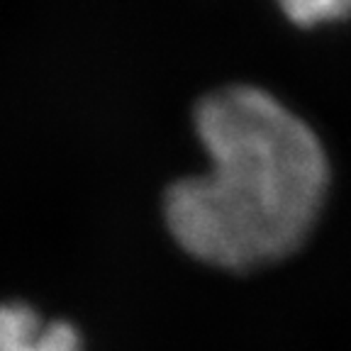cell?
Here are the masks:
<instances>
[{
	"label": "cell",
	"instance_id": "cell-1",
	"mask_svg": "<svg viewBox=\"0 0 351 351\" xmlns=\"http://www.w3.org/2000/svg\"><path fill=\"white\" fill-rule=\"evenodd\" d=\"M195 130L210 171L166 193L173 239L219 269H256L295 252L327 195L329 166L317 134L252 86L200 100Z\"/></svg>",
	"mask_w": 351,
	"mask_h": 351
},
{
	"label": "cell",
	"instance_id": "cell-2",
	"mask_svg": "<svg viewBox=\"0 0 351 351\" xmlns=\"http://www.w3.org/2000/svg\"><path fill=\"white\" fill-rule=\"evenodd\" d=\"M0 351H81V337L66 322H47L22 302H0Z\"/></svg>",
	"mask_w": 351,
	"mask_h": 351
},
{
	"label": "cell",
	"instance_id": "cell-3",
	"mask_svg": "<svg viewBox=\"0 0 351 351\" xmlns=\"http://www.w3.org/2000/svg\"><path fill=\"white\" fill-rule=\"evenodd\" d=\"M278 3L285 15L305 27L351 15V0H278Z\"/></svg>",
	"mask_w": 351,
	"mask_h": 351
}]
</instances>
